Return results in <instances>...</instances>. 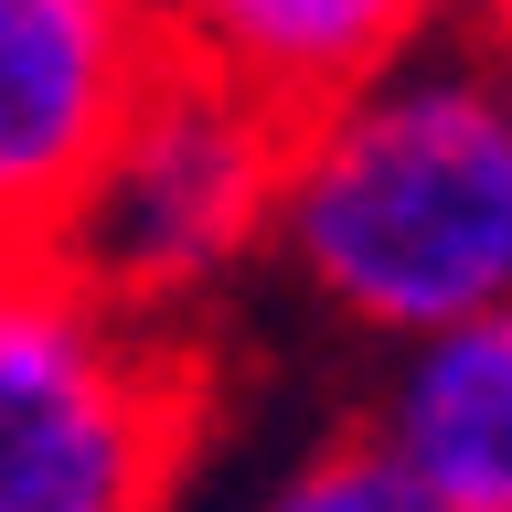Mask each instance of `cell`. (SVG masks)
<instances>
[{"mask_svg": "<svg viewBox=\"0 0 512 512\" xmlns=\"http://www.w3.org/2000/svg\"><path fill=\"white\" fill-rule=\"evenodd\" d=\"M427 22H438V32H480V43H502V32H512V0H427Z\"/></svg>", "mask_w": 512, "mask_h": 512, "instance_id": "ba28073f", "label": "cell"}, {"mask_svg": "<svg viewBox=\"0 0 512 512\" xmlns=\"http://www.w3.org/2000/svg\"><path fill=\"white\" fill-rule=\"evenodd\" d=\"M192 427L182 331L96 299L54 246L0 256V512H171Z\"/></svg>", "mask_w": 512, "mask_h": 512, "instance_id": "7a4b0ae2", "label": "cell"}, {"mask_svg": "<svg viewBox=\"0 0 512 512\" xmlns=\"http://www.w3.org/2000/svg\"><path fill=\"white\" fill-rule=\"evenodd\" d=\"M150 11H160L171 64L246 86L288 128L342 107L352 86H374L395 54H416L438 32L427 0H150Z\"/></svg>", "mask_w": 512, "mask_h": 512, "instance_id": "5b68a950", "label": "cell"}, {"mask_svg": "<svg viewBox=\"0 0 512 512\" xmlns=\"http://www.w3.org/2000/svg\"><path fill=\"white\" fill-rule=\"evenodd\" d=\"M278 192H288V118L203 64H171L128 107L118 150L96 160L54 256L128 320L182 331L246 256H278Z\"/></svg>", "mask_w": 512, "mask_h": 512, "instance_id": "3957f363", "label": "cell"}, {"mask_svg": "<svg viewBox=\"0 0 512 512\" xmlns=\"http://www.w3.org/2000/svg\"><path fill=\"white\" fill-rule=\"evenodd\" d=\"M171 75L150 0H0V256L75 224L128 107Z\"/></svg>", "mask_w": 512, "mask_h": 512, "instance_id": "277c9868", "label": "cell"}, {"mask_svg": "<svg viewBox=\"0 0 512 512\" xmlns=\"http://www.w3.org/2000/svg\"><path fill=\"white\" fill-rule=\"evenodd\" d=\"M502 75H512V32H502Z\"/></svg>", "mask_w": 512, "mask_h": 512, "instance_id": "9c48e42d", "label": "cell"}, {"mask_svg": "<svg viewBox=\"0 0 512 512\" xmlns=\"http://www.w3.org/2000/svg\"><path fill=\"white\" fill-rule=\"evenodd\" d=\"M256 512H448V502L374 416H352V427H320V438L256 491Z\"/></svg>", "mask_w": 512, "mask_h": 512, "instance_id": "52a82bcc", "label": "cell"}, {"mask_svg": "<svg viewBox=\"0 0 512 512\" xmlns=\"http://www.w3.org/2000/svg\"><path fill=\"white\" fill-rule=\"evenodd\" d=\"M278 267L363 342L406 352L512 299L502 43L427 32L374 86L288 128Z\"/></svg>", "mask_w": 512, "mask_h": 512, "instance_id": "6da1fadb", "label": "cell"}, {"mask_svg": "<svg viewBox=\"0 0 512 512\" xmlns=\"http://www.w3.org/2000/svg\"><path fill=\"white\" fill-rule=\"evenodd\" d=\"M374 427L438 480L448 512H512V299L395 352Z\"/></svg>", "mask_w": 512, "mask_h": 512, "instance_id": "8992f818", "label": "cell"}]
</instances>
